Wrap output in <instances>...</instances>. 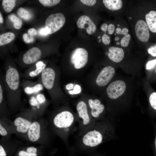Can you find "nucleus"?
I'll return each instance as SVG.
<instances>
[{
  "label": "nucleus",
  "mask_w": 156,
  "mask_h": 156,
  "mask_svg": "<svg viewBox=\"0 0 156 156\" xmlns=\"http://www.w3.org/2000/svg\"><path fill=\"white\" fill-rule=\"evenodd\" d=\"M3 75L7 105L12 111L21 107V73L17 68L10 64L6 66Z\"/></svg>",
  "instance_id": "1"
},
{
  "label": "nucleus",
  "mask_w": 156,
  "mask_h": 156,
  "mask_svg": "<svg viewBox=\"0 0 156 156\" xmlns=\"http://www.w3.org/2000/svg\"><path fill=\"white\" fill-rule=\"evenodd\" d=\"M80 134V143L85 146L93 147L109 140L113 130L107 125L96 122L91 127Z\"/></svg>",
  "instance_id": "2"
},
{
  "label": "nucleus",
  "mask_w": 156,
  "mask_h": 156,
  "mask_svg": "<svg viewBox=\"0 0 156 156\" xmlns=\"http://www.w3.org/2000/svg\"><path fill=\"white\" fill-rule=\"evenodd\" d=\"M76 119L73 114L67 110L56 113L52 119V125L55 131L61 135L66 136L73 126Z\"/></svg>",
  "instance_id": "3"
},
{
  "label": "nucleus",
  "mask_w": 156,
  "mask_h": 156,
  "mask_svg": "<svg viewBox=\"0 0 156 156\" xmlns=\"http://www.w3.org/2000/svg\"><path fill=\"white\" fill-rule=\"evenodd\" d=\"M38 116L31 108L27 109L21 112L13 122L12 129L16 132L24 136L32 122L34 118Z\"/></svg>",
  "instance_id": "4"
},
{
  "label": "nucleus",
  "mask_w": 156,
  "mask_h": 156,
  "mask_svg": "<svg viewBox=\"0 0 156 156\" xmlns=\"http://www.w3.org/2000/svg\"><path fill=\"white\" fill-rule=\"evenodd\" d=\"M76 109L78 114L80 133L91 127L95 123L88 112L87 105L83 101L77 103Z\"/></svg>",
  "instance_id": "5"
},
{
  "label": "nucleus",
  "mask_w": 156,
  "mask_h": 156,
  "mask_svg": "<svg viewBox=\"0 0 156 156\" xmlns=\"http://www.w3.org/2000/svg\"><path fill=\"white\" fill-rule=\"evenodd\" d=\"M56 77V73L55 70L52 67H47L38 79L44 88L52 95L55 88Z\"/></svg>",
  "instance_id": "6"
},
{
  "label": "nucleus",
  "mask_w": 156,
  "mask_h": 156,
  "mask_svg": "<svg viewBox=\"0 0 156 156\" xmlns=\"http://www.w3.org/2000/svg\"><path fill=\"white\" fill-rule=\"evenodd\" d=\"M29 101L31 108L38 116L43 113L48 104V100L41 92L29 96Z\"/></svg>",
  "instance_id": "7"
},
{
  "label": "nucleus",
  "mask_w": 156,
  "mask_h": 156,
  "mask_svg": "<svg viewBox=\"0 0 156 156\" xmlns=\"http://www.w3.org/2000/svg\"><path fill=\"white\" fill-rule=\"evenodd\" d=\"M44 133L42 123L39 120H34L30 126L25 137L32 142H38L42 139Z\"/></svg>",
  "instance_id": "8"
},
{
  "label": "nucleus",
  "mask_w": 156,
  "mask_h": 156,
  "mask_svg": "<svg viewBox=\"0 0 156 156\" xmlns=\"http://www.w3.org/2000/svg\"><path fill=\"white\" fill-rule=\"evenodd\" d=\"M66 18L62 13H57L50 15L46 20L45 27L51 34L59 30L64 25Z\"/></svg>",
  "instance_id": "9"
},
{
  "label": "nucleus",
  "mask_w": 156,
  "mask_h": 156,
  "mask_svg": "<svg viewBox=\"0 0 156 156\" xmlns=\"http://www.w3.org/2000/svg\"><path fill=\"white\" fill-rule=\"evenodd\" d=\"M70 60L76 69L81 68L84 67L88 62V52L83 48H77L72 53Z\"/></svg>",
  "instance_id": "10"
},
{
  "label": "nucleus",
  "mask_w": 156,
  "mask_h": 156,
  "mask_svg": "<svg viewBox=\"0 0 156 156\" xmlns=\"http://www.w3.org/2000/svg\"><path fill=\"white\" fill-rule=\"evenodd\" d=\"M126 88V85L124 81L117 80L112 82L108 86L106 92L110 99H115L122 95Z\"/></svg>",
  "instance_id": "11"
},
{
  "label": "nucleus",
  "mask_w": 156,
  "mask_h": 156,
  "mask_svg": "<svg viewBox=\"0 0 156 156\" xmlns=\"http://www.w3.org/2000/svg\"><path fill=\"white\" fill-rule=\"evenodd\" d=\"M21 85L24 92L29 96L41 92L44 88L39 79L36 81L25 80L21 83Z\"/></svg>",
  "instance_id": "12"
},
{
  "label": "nucleus",
  "mask_w": 156,
  "mask_h": 156,
  "mask_svg": "<svg viewBox=\"0 0 156 156\" xmlns=\"http://www.w3.org/2000/svg\"><path fill=\"white\" fill-rule=\"evenodd\" d=\"M42 56V53L40 49L37 47H33L23 55L22 62L27 66L31 65L39 61Z\"/></svg>",
  "instance_id": "13"
},
{
  "label": "nucleus",
  "mask_w": 156,
  "mask_h": 156,
  "mask_svg": "<svg viewBox=\"0 0 156 156\" xmlns=\"http://www.w3.org/2000/svg\"><path fill=\"white\" fill-rule=\"evenodd\" d=\"M115 73L114 68L108 66L103 68L98 76L96 80L97 84L103 87L107 85L113 77Z\"/></svg>",
  "instance_id": "14"
},
{
  "label": "nucleus",
  "mask_w": 156,
  "mask_h": 156,
  "mask_svg": "<svg viewBox=\"0 0 156 156\" xmlns=\"http://www.w3.org/2000/svg\"><path fill=\"white\" fill-rule=\"evenodd\" d=\"M34 65L26 70L22 75L26 79H31L39 76L47 67L46 64L42 61H39L35 63Z\"/></svg>",
  "instance_id": "15"
},
{
  "label": "nucleus",
  "mask_w": 156,
  "mask_h": 156,
  "mask_svg": "<svg viewBox=\"0 0 156 156\" xmlns=\"http://www.w3.org/2000/svg\"><path fill=\"white\" fill-rule=\"evenodd\" d=\"M88 104L90 109V115L93 120L96 122L99 120L103 112L105 109L104 105L101 103L99 100L97 99L94 100L89 99L88 101Z\"/></svg>",
  "instance_id": "16"
},
{
  "label": "nucleus",
  "mask_w": 156,
  "mask_h": 156,
  "mask_svg": "<svg viewBox=\"0 0 156 156\" xmlns=\"http://www.w3.org/2000/svg\"><path fill=\"white\" fill-rule=\"evenodd\" d=\"M135 30L137 37L139 40L144 42L148 40L150 37L149 28L144 21L140 20L137 21Z\"/></svg>",
  "instance_id": "17"
},
{
  "label": "nucleus",
  "mask_w": 156,
  "mask_h": 156,
  "mask_svg": "<svg viewBox=\"0 0 156 156\" xmlns=\"http://www.w3.org/2000/svg\"><path fill=\"white\" fill-rule=\"evenodd\" d=\"M77 25L81 29L85 28L87 33L89 35L92 34L95 31L96 27L90 17L86 15H82L77 20Z\"/></svg>",
  "instance_id": "18"
},
{
  "label": "nucleus",
  "mask_w": 156,
  "mask_h": 156,
  "mask_svg": "<svg viewBox=\"0 0 156 156\" xmlns=\"http://www.w3.org/2000/svg\"><path fill=\"white\" fill-rule=\"evenodd\" d=\"M108 55L112 61L116 63L120 62L123 59L125 53L123 49L120 48L111 47L109 49Z\"/></svg>",
  "instance_id": "19"
},
{
  "label": "nucleus",
  "mask_w": 156,
  "mask_h": 156,
  "mask_svg": "<svg viewBox=\"0 0 156 156\" xmlns=\"http://www.w3.org/2000/svg\"><path fill=\"white\" fill-rule=\"evenodd\" d=\"M0 112L3 114L6 112L7 105L6 91L3 79V75L0 76Z\"/></svg>",
  "instance_id": "20"
},
{
  "label": "nucleus",
  "mask_w": 156,
  "mask_h": 156,
  "mask_svg": "<svg viewBox=\"0 0 156 156\" xmlns=\"http://www.w3.org/2000/svg\"><path fill=\"white\" fill-rule=\"evenodd\" d=\"M145 19L151 31L156 33V11L153 10L150 11L146 14Z\"/></svg>",
  "instance_id": "21"
},
{
  "label": "nucleus",
  "mask_w": 156,
  "mask_h": 156,
  "mask_svg": "<svg viewBox=\"0 0 156 156\" xmlns=\"http://www.w3.org/2000/svg\"><path fill=\"white\" fill-rule=\"evenodd\" d=\"M103 3L105 6L110 10H117L122 7V3L121 0H103Z\"/></svg>",
  "instance_id": "22"
},
{
  "label": "nucleus",
  "mask_w": 156,
  "mask_h": 156,
  "mask_svg": "<svg viewBox=\"0 0 156 156\" xmlns=\"http://www.w3.org/2000/svg\"><path fill=\"white\" fill-rule=\"evenodd\" d=\"M12 127H9L6 123L0 120V135L3 138L8 139L9 137L11 131Z\"/></svg>",
  "instance_id": "23"
},
{
  "label": "nucleus",
  "mask_w": 156,
  "mask_h": 156,
  "mask_svg": "<svg viewBox=\"0 0 156 156\" xmlns=\"http://www.w3.org/2000/svg\"><path fill=\"white\" fill-rule=\"evenodd\" d=\"M15 36L13 33L7 32L0 35V46H2L10 43L15 38Z\"/></svg>",
  "instance_id": "24"
},
{
  "label": "nucleus",
  "mask_w": 156,
  "mask_h": 156,
  "mask_svg": "<svg viewBox=\"0 0 156 156\" xmlns=\"http://www.w3.org/2000/svg\"><path fill=\"white\" fill-rule=\"evenodd\" d=\"M16 1L14 0H4L2 2L3 8L7 13L12 11L15 6Z\"/></svg>",
  "instance_id": "25"
},
{
  "label": "nucleus",
  "mask_w": 156,
  "mask_h": 156,
  "mask_svg": "<svg viewBox=\"0 0 156 156\" xmlns=\"http://www.w3.org/2000/svg\"><path fill=\"white\" fill-rule=\"evenodd\" d=\"M17 13L19 17L26 20L29 19L31 17L30 13L22 7H21L18 9Z\"/></svg>",
  "instance_id": "26"
},
{
  "label": "nucleus",
  "mask_w": 156,
  "mask_h": 156,
  "mask_svg": "<svg viewBox=\"0 0 156 156\" xmlns=\"http://www.w3.org/2000/svg\"><path fill=\"white\" fill-rule=\"evenodd\" d=\"M149 102L151 108L156 111V92H151L149 97Z\"/></svg>",
  "instance_id": "27"
},
{
  "label": "nucleus",
  "mask_w": 156,
  "mask_h": 156,
  "mask_svg": "<svg viewBox=\"0 0 156 156\" xmlns=\"http://www.w3.org/2000/svg\"><path fill=\"white\" fill-rule=\"evenodd\" d=\"M39 1L45 6L51 7L59 3L60 0H39Z\"/></svg>",
  "instance_id": "28"
},
{
  "label": "nucleus",
  "mask_w": 156,
  "mask_h": 156,
  "mask_svg": "<svg viewBox=\"0 0 156 156\" xmlns=\"http://www.w3.org/2000/svg\"><path fill=\"white\" fill-rule=\"evenodd\" d=\"M131 39L130 34H127L121 39L120 41L121 46L123 47H127Z\"/></svg>",
  "instance_id": "29"
},
{
  "label": "nucleus",
  "mask_w": 156,
  "mask_h": 156,
  "mask_svg": "<svg viewBox=\"0 0 156 156\" xmlns=\"http://www.w3.org/2000/svg\"><path fill=\"white\" fill-rule=\"evenodd\" d=\"M156 67V59H155L148 62L146 65V68L148 70H154V71Z\"/></svg>",
  "instance_id": "30"
},
{
  "label": "nucleus",
  "mask_w": 156,
  "mask_h": 156,
  "mask_svg": "<svg viewBox=\"0 0 156 156\" xmlns=\"http://www.w3.org/2000/svg\"><path fill=\"white\" fill-rule=\"evenodd\" d=\"M8 18L10 21L14 23V24H20L21 25L22 24L21 20L14 14H11L10 15L8 16Z\"/></svg>",
  "instance_id": "31"
},
{
  "label": "nucleus",
  "mask_w": 156,
  "mask_h": 156,
  "mask_svg": "<svg viewBox=\"0 0 156 156\" xmlns=\"http://www.w3.org/2000/svg\"><path fill=\"white\" fill-rule=\"evenodd\" d=\"M23 38L24 42L27 43L32 42L34 40V36H30L27 33H25L23 35Z\"/></svg>",
  "instance_id": "32"
},
{
  "label": "nucleus",
  "mask_w": 156,
  "mask_h": 156,
  "mask_svg": "<svg viewBox=\"0 0 156 156\" xmlns=\"http://www.w3.org/2000/svg\"><path fill=\"white\" fill-rule=\"evenodd\" d=\"M81 91V88L80 86L76 84L73 90L68 91V93L70 94H76L80 93Z\"/></svg>",
  "instance_id": "33"
},
{
  "label": "nucleus",
  "mask_w": 156,
  "mask_h": 156,
  "mask_svg": "<svg viewBox=\"0 0 156 156\" xmlns=\"http://www.w3.org/2000/svg\"><path fill=\"white\" fill-rule=\"evenodd\" d=\"M18 156H37V153H31L26 152L24 150L20 151L18 153Z\"/></svg>",
  "instance_id": "34"
},
{
  "label": "nucleus",
  "mask_w": 156,
  "mask_h": 156,
  "mask_svg": "<svg viewBox=\"0 0 156 156\" xmlns=\"http://www.w3.org/2000/svg\"><path fill=\"white\" fill-rule=\"evenodd\" d=\"M115 32L116 34H122L124 36H125L128 34L129 30L127 28H124L121 30L120 28L117 27L116 29Z\"/></svg>",
  "instance_id": "35"
},
{
  "label": "nucleus",
  "mask_w": 156,
  "mask_h": 156,
  "mask_svg": "<svg viewBox=\"0 0 156 156\" xmlns=\"http://www.w3.org/2000/svg\"><path fill=\"white\" fill-rule=\"evenodd\" d=\"M80 1L83 4L89 6H93L96 2V1L95 0H81Z\"/></svg>",
  "instance_id": "36"
},
{
  "label": "nucleus",
  "mask_w": 156,
  "mask_h": 156,
  "mask_svg": "<svg viewBox=\"0 0 156 156\" xmlns=\"http://www.w3.org/2000/svg\"><path fill=\"white\" fill-rule=\"evenodd\" d=\"M148 52L153 57H156V45L151 47L148 49Z\"/></svg>",
  "instance_id": "37"
},
{
  "label": "nucleus",
  "mask_w": 156,
  "mask_h": 156,
  "mask_svg": "<svg viewBox=\"0 0 156 156\" xmlns=\"http://www.w3.org/2000/svg\"><path fill=\"white\" fill-rule=\"evenodd\" d=\"M102 39L103 42L105 44H109L110 42V40L109 37L105 33L103 36Z\"/></svg>",
  "instance_id": "38"
},
{
  "label": "nucleus",
  "mask_w": 156,
  "mask_h": 156,
  "mask_svg": "<svg viewBox=\"0 0 156 156\" xmlns=\"http://www.w3.org/2000/svg\"><path fill=\"white\" fill-rule=\"evenodd\" d=\"M0 156H7V153L2 143L0 142Z\"/></svg>",
  "instance_id": "39"
},
{
  "label": "nucleus",
  "mask_w": 156,
  "mask_h": 156,
  "mask_svg": "<svg viewBox=\"0 0 156 156\" xmlns=\"http://www.w3.org/2000/svg\"><path fill=\"white\" fill-rule=\"evenodd\" d=\"M39 33L41 35H47L49 34L50 32L49 30L45 27L40 29L39 31Z\"/></svg>",
  "instance_id": "40"
},
{
  "label": "nucleus",
  "mask_w": 156,
  "mask_h": 156,
  "mask_svg": "<svg viewBox=\"0 0 156 156\" xmlns=\"http://www.w3.org/2000/svg\"><path fill=\"white\" fill-rule=\"evenodd\" d=\"M115 28L114 25L112 24H109L108 27V34H112L114 32Z\"/></svg>",
  "instance_id": "41"
},
{
  "label": "nucleus",
  "mask_w": 156,
  "mask_h": 156,
  "mask_svg": "<svg viewBox=\"0 0 156 156\" xmlns=\"http://www.w3.org/2000/svg\"><path fill=\"white\" fill-rule=\"evenodd\" d=\"M28 34L30 35L34 36L37 34L36 30L34 28L29 29L28 31Z\"/></svg>",
  "instance_id": "42"
},
{
  "label": "nucleus",
  "mask_w": 156,
  "mask_h": 156,
  "mask_svg": "<svg viewBox=\"0 0 156 156\" xmlns=\"http://www.w3.org/2000/svg\"><path fill=\"white\" fill-rule=\"evenodd\" d=\"M108 25L106 23L103 24L101 26V29L103 31L106 32L108 29Z\"/></svg>",
  "instance_id": "43"
},
{
  "label": "nucleus",
  "mask_w": 156,
  "mask_h": 156,
  "mask_svg": "<svg viewBox=\"0 0 156 156\" xmlns=\"http://www.w3.org/2000/svg\"><path fill=\"white\" fill-rule=\"evenodd\" d=\"M74 88V85L72 83L68 84L66 86V88L68 90H70Z\"/></svg>",
  "instance_id": "44"
},
{
  "label": "nucleus",
  "mask_w": 156,
  "mask_h": 156,
  "mask_svg": "<svg viewBox=\"0 0 156 156\" xmlns=\"http://www.w3.org/2000/svg\"><path fill=\"white\" fill-rule=\"evenodd\" d=\"M21 25L20 24H14V27L16 29H20L21 27Z\"/></svg>",
  "instance_id": "45"
},
{
  "label": "nucleus",
  "mask_w": 156,
  "mask_h": 156,
  "mask_svg": "<svg viewBox=\"0 0 156 156\" xmlns=\"http://www.w3.org/2000/svg\"><path fill=\"white\" fill-rule=\"evenodd\" d=\"M3 18L1 12L0 13V23H3Z\"/></svg>",
  "instance_id": "46"
},
{
  "label": "nucleus",
  "mask_w": 156,
  "mask_h": 156,
  "mask_svg": "<svg viewBox=\"0 0 156 156\" xmlns=\"http://www.w3.org/2000/svg\"><path fill=\"white\" fill-rule=\"evenodd\" d=\"M154 145H155V156H156V136L155 140Z\"/></svg>",
  "instance_id": "47"
},
{
  "label": "nucleus",
  "mask_w": 156,
  "mask_h": 156,
  "mask_svg": "<svg viewBox=\"0 0 156 156\" xmlns=\"http://www.w3.org/2000/svg\"><path fill=\"white\" fill-rule=\"evenodd\" d=\"M153 73L154 75V76H155L156 77V67L154 70Z\"/></svg>",
  "instance_id": "48"
},
{
  "label": "nucleus",
  "mask_w": 156,
  "mask_h": 156,
  "mask_svg": "<svg viewBox=\"0 0 156 156\" xmlns=\"http://www.w3.org/2000/svg\"><path fill=\"white\" fill-rule=\"evenodd\" d=\"M115 40H116V41H118V40L119 39V38L118 37H115Z\"/></svg>",
  "instance_id": "49"
},
{
  "label": "nucleus",
  "mask_w": 156,
  "mask_h": 156,
  "mask_svg": "<svg viewBox=\"0 0 156 156\" xmlns=\"http://www.w3.org/2000/svg\"><path fill=\"white\" fill-rule=\"evenodd\" d=\"M120 42H118L116 43V44L117 45H119L120 44Z\"/></svg>",
  "instance_id": "50"
},
{
  "label": "nucleus",
  "mask_w": 156,
  "mask_h": 156,
  "mask_svg": "<svg viewBox=\"0 0 156 156\" xmlns=\"http://www.w3.org/2000/svg\"><path fill=\"white\" fill-rule=\"evenodd\" d=\"M129 19H130V20L131 19V18H132L131 17H129Z\"/></svg>",
  "instance_id": "51"
},
{
  "label": "nucleus",
  "mask_w": 156,
  "mask_h": 156,
  "mask_svg": "<svg viewBox=\"0 0 156 156\" xmlns=\"http://www.w3.org/2000/svg\"><path fill=\"white\" fill-rule=\"evenodd\" d=\"M101 41V40L100 39L99 41V42H100Z\"/></svg>",
  "instance_id": "52"
},
{
  "label": "nucleus",
  "mask_w": 156,
  "mask_h": 156,
  "mask_svg": "<svg viewBox=\"0 0 156 156\" xmlns=\"http://www.w3.org/2000/svg\"><path fill=\"white\" fill-rule=\"evenodd\" d=\"M119 25L118 24V26L119 27Z\"/></svg>",
  "instance_id": "53"
},
{
  "label": "nucleus",
  "mask_w": 156,
  "mask_h": 156,
  "mask_svg": "<svg viewBox=\"0 0 156 156\" xmlns=\"http://www.w3.org/2000/svg\"><path fill=\"white\" fill-rule=\"evenodd\" d=\"M115 35H116V34H115Z\"/></svg>",
  "instance_id": "54"
}]
</instances>
